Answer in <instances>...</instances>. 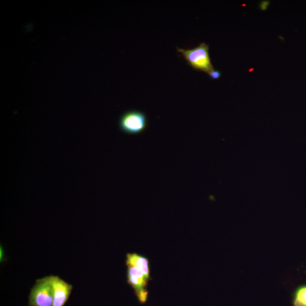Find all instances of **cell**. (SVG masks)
<instances>
[{
  "mask_svg": "<svg viewBox=\"0 0 306 306\" xmlns=\"http://www.w3.org/2000/svg\"><path fill=\"white\" fill-rule=\"evenodd\" d=\"M209 46L202 43L192 50H184L177 47V51L181 53L188 64L196 70L202 71L209 75L215 69L211 63Z\"/></svg>",
  "mask_w": 306,
  "mask_h": 306,
  "instance_id": "6da1fadb",
  "label": "cell"
},
{
  "mask_svg": "<svg viewBox=\"0 0 306 306\" xmlns=\"http://www.w3.org/2000/svg\"><path fill=\"white\" fill-rule=\"evenodd\" d=\"M147 126L146 115L138 110L128 111L119 120V130L127 135L140 134L145 131Z\"/></svg>",
  "mask_w": 306,
  "mask_h": 306,
  "instance_id": "7a4b0ae2",
  "label": "cell"
},
{
  "mask_svg": "<svg viewBox=\"0 0 306 306\" xmlns=\"http://www.w3.org/2000/svg\"><path fill=\"white\" fill-rule=\"evenodd\" d=\"M53 301L52 276L38 279L30 293L29 305L52 306Z\"/></svg>",
  "mask_w": 306,
  "mask_h": 306,
  "instance_id": "3957f363",
  "label": "cell"
},
{
  "mask_svg": "<svg viewBox=\"0 0 306 306\" xmlns=\"http://www.w3.org/2000/svg\"><path fill=\"white\" fill-rule=\"evenodd\" d=\"M127 266V281L134 289L135 294L141 303L148 299V291L146 289L149 281L144 273L134 266Z\"/></svg>",
  "mask_w": 306,
  "mask_h": 306,
  "instance_id": "277c9868",
  "label": "cell"
},
{
  "mask_svg": "<svg viewBox=\"0 0 306 306\" xmlns=\"http://www.w3.org/2000/svg\"><path fill=\"white\" fill-rule=\"evenodd\" d=\"M54 301L52 306H64L72 292L73 286L57 276H52Z\"/></svg>",
  "mask_w": 306,
  "mask_h": 306,
  "instance_id": "5b68a950",
  "label": "cell"
},
{
  "mask_svg": "<svg viewBox=\"0 0 306 306\" xmlns=\"http://www.w3.org/2000/svg\"><path fill=\"white\" fill-rule=\"evenodd\" d=\"M126 265L134 266L143 272L148 280L150 279L149 261L147 258L137 253H128Z\"/></svg>",
  "mask_w": 306,
  "mask_h": 306,
  "instance_id": "8992f818",
  "label": "cell"
},
{
  "mask_svg": "<svg viewBox=\"0 0 306 306\" xmlns=\"http://www.w3.org/2000/svg\"><path fill=\"white\" fill-rule=\"evenodd\" d=\"M294 306H306V285L299 287L294 294Z\"/></svg>",
  "mask_w": 306,
  "mask_h": 306,
  "instance_id": "52a82bcc",
  "label": "cell"
},
{
  "mask_svg": "<svg viewBox=\"0 0 306 306\" xmlns=\"http://www.w3.org/2000/svg\"><path fill=\"white\" fill-rule=\"evenodd\" d=\"M209 75L213 79H218L221 76V73L218 70H214L212 71Z\"/></svg>",
  "mask_w": 306,
  "mask_h": 306,
  "instance_id": "ba28073f",
  "label": "cell"
},
{
  "mask_svg": "<svg viewBox=\"0 0 306 306\" xmlns=\"http://www.w3.org/2000/svg\"><path fill=\"white\" fill-rule=\"evenodd\" d=\"M4 252L3 250L2 249V247H1V261H2V259L4 258Z\"/></svg>",
  "mask_w": 306,
  "mask_h": 306,
  "instance_id": "9c48e42d",
  "label": "cell"
}]
</instances>
